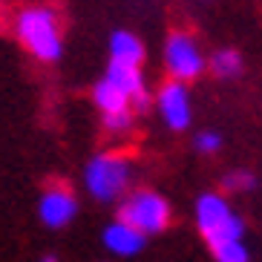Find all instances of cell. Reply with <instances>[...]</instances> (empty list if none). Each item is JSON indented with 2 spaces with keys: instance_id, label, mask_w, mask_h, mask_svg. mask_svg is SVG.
Returning a JSON list of instances; mask_svg holds the SVG:
<instances>
[{
  "instance_id": "6da1fadb",
  "label": "cell",
  "mask_w": 262,
  "mask_h": 262,
  "mask_svg": "<svg viewBox=\"0 0 262 262\" xmlns=\"http://www.w3.org/2000/svg\"><path fill=\"white\" fill-rule=\"evenodd\" d=\"M12 35L24 52L40 63H58L63 58V24L52 3L20 6L12 17Z\"/></svg>"
},
{
  "instance_id": "7a4b0ae2",
  "label": "cell",
  "mask_w": 262,
  "mask_h": 262,
  "mask_svg": "<svg viewBox=\"0 0 262 262\" xmlns=\"http://www.w3.org/2000/svg\"><path fill=\"white\" fill-rule=\"evenodd\" d=\"M133 173H136V164L127 153L101 150L84 164L81 185L90 199L101 202V205H113V202L118 205L133 190Z\"/></svg>"
},
{
  "instance_id": "3957f363",
  "label": "cell",
  "mask_w": 262,
  "mask_h": 262,
  "mask_svg": "<svg viewBox=\"0 0 262 262\" xmlns=\"http://www.w3.org/2000/svg\"><path fill=\"white\" fill-rule=\"evenodd\" d=\"M196 228L205 236L210 248L222 245V242H239L245 233V225L236 216V210L228 205L225 196L219 193H202L196 199Z\"/></svg>"
},
{
  "instance_id": "277c9868",
  "label": "cell",
  "mask_w": 262,
  "mask_h": 262,
  "mask_svg": "<svg viewBox=\"0 0 262 262\" xmlns=\"http://www.w3.org/2000/svg\"><path fill=\"white\" fill-rule=\"evenodd\" d=\"M170 202L164 199L159 190H147V187H139V190H130L118 202V216L121 222L133 225L136 231H141L144 236H156V233L167 231L170 225Z\"/></svg>"
},
{
  "instance_id": "5b68a950",
  "label": "cell",
  "mask_w": 262,
  "mask_h": 262,
  "mask_svg": "<svg viewBox=\"0 0 262 262\" xmlns=\"http://www.w3.org/2000/svg\"><path fill=\"white\" fill-rule=\"evenodd\" d=\"M164 70H167L170 81H179V84L196 81L208 70V58L190 32H170L167 35V40H164Z\"/></svg>"
},
{
  "instance_id": "8992f818",
  "label": "cell",
  "mask_w": 262,
  "mask_h": 262,
  "mask_svg": "<svg viewBox=\"0 0 262 262\" xmlns=\"http://www.w3.org/2000/svg\"><path fill=\"white\" fill-rule=\"evenodd\" d=\"M78 210H81V202H78L75 190L63 182H52L40 190L38 196V219L43 228L49 231H63L75 222Z\"/></svg>"
},
{
  "instance_id": "52a82bcc",
  "label": "cell",
  "mask_w": 262,
  "mask_h": 262,
  "mask_svg": "<svg viewBox=\"0 0 262 262\" xmlns=\"http://www.w3.org/2000/svg\"><path fill=\"white\" fill-rule=\"evenodd\" d=\"M159 116H162L164 127H170L173 133H182L190 127L193 118V104H190V93H187V84H179V81H164L159 86V93L153 98Z\"/></svg>"
},
{
  "instance_id": "ba28073f",
  "label": "cell",
  "mask_w": 262,
  "mask_h": 262,
  "mask_svg": "<svg viewBox=\"0 0 262 262\" xmlns=\"http://www.w3.org/2000/svg\"><path fill=\"white\" fill-rule=\"evenodd\" d=\"M101 245L107 248V254L118 256V259H130V256H139L144 251L147 236L141 231H136L133 225L121 222V219H113L101 231Z\"/></svg>"
},
{
  "instance_id": "9c48e42d",
  "label": "cell",
  "mask_w": 262,
  "mask_h": 262,
  "mask_svg": "<svg viewBox=\"0 0 262 262\" xmlns=\"http://www.w3.org/2000/svg\"><path fill=\"white\" fill-rule=\"evenodd\" d=\"M110 61L113 63H127V67H141L147 58V49L144 43H141L139 35H133V32L127 29H116L113 35H110Z\"/></svg>"
},
{
  "instance_id": "30bf717a",
  "label": "cell",
  "mask_w": 262,
  "mask_h": 262,
  "mask_svg": "<svg viewBox=\"0 0 262 262\" xmlns=\"http://www.w3.org/2000/svg\"><path fill=\"white\" fill-rule=\"evenodd\" d=\"M104 78H107L110 84L116 86V90H121L127 98H130V104L139 95L147 93V84H144V72H141V67H127V63H107V72H104Z\"/></svg>"
},
{
  "instance_id": "8fae6325",
  "label": "cell",
  "mask_w": 262,
  "mask_h": 262,
  "mask_svg": "<svg viewBox=\"0 0 262 262\" xmlns=\"http://www.w3.org/2000/svg\"><path fill=\"white\" fill-rule=\"evenodd\" d=\"M93 104H95V110H98L101 116H116V113H124V110H133L130 107V98H127L121 90H116L107 78L95 81V86H93Z\"/></svg>"
},
{
  "instance_id": "7c38bea8",
  "label": "cell",
  "mask_w": 262,
  "mask_h": 262,
  "mask_svg": "<svg viewBox=\"0 0 262 262\" xmlns=\"http://www.w3.org/2000/svg\"><path fill=\"white\" fill-rule=\"evenodd\" d=\"M208 70L216 78H236L242 72V55L236 49H216L208 58Z\"/></svg>"
},
{
  "instance_id": "4fadbf2b",
  "label": "cell",
  "mask_w": 262,
  "mask_h": 262,
  "mask_svg": "<svg viewBox=\"0 0 262 262\" xmlns=\"http://www.w3.org/2000/svg\"><path fill=\"white\" fill-rule=\"evenodd\" d=\"M213 251V259L216 262H251V254H248L245 242H222V245L210 248Z\"/></svg>"
},
{
  "instance_id": "5bb4252c",
  "label": "cell",
  "mask_w": 262,
  "mask_h": 262,
  "mask_svg": "<svg viewBox=\"0 0 262 262\" xmlns=\"http://www.w3.org/2000/svg\"><path fill=\"white\" fill-rule=\"evenodd\" d=\"M101 124L110 136H127L136 124V113L133 110H124V113H116V116H101Z\"/></svg>"
},
{
  "instance_id": "9a60e30c",
  "label": "cell",
  "mask_w": 262,
  "mask_h": 262,
  "mask_svg": "<svg viewBox=\"0 0 262 262\" xmlns=\"http://www.w3.org/2000/svg\"><path fill=\"white\" fill-rule=\"evenodd\" d=\"M222 187L228 193H248V190L256 187V179H254V173H248V170H231V173H225Z\"/></svg>"
},
{
  "instance_id": "2e32d148",
  "label": "cell",
  "mask_w": 262,
  "mask_h": 262,
  "mask_svg": "<svg viewBox=\"0 0 262 262\" xmlns=\"http://www.w3.org/2000/svg\"><path fill=\"white\" fill-rule=\"evenodd\" d=\"M193 144H196V150H199V153L210 156V153H216V150L222 147V136H219V133H199Z\"/></svg>"
},
{
  "instance_id": "e0dca14e",
  "label": "cell",
  "mask_w": 262,
  "mask_h": 262,
  "mask_svg": "<svg viewBox=\"0 0 262 262\" xmlns=\"http://www.w3.org/2000/svg\"><path fill=\"white\" fill-rule=\"evenodd\" d=\"M38 262H61V259H58V256H55V254H43V256H40Z\"/></svg>"
},
{
  "instance_id": "ac0fdd59",
  "label": "cell",
  "mask_w": 262,
  "mask_h": 262,
  "mask_svg": "<svg viewBox=\"0 0 262 262\" xmlns=\"http://www.w3.org/2000/svg\"><path fill=\"white\" fill-rule=\"evenodd\" d=\"M202 3H210V0H202Z\"/></svg>"
}]
</instances>
